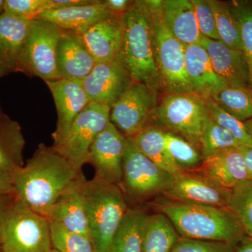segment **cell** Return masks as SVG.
Wrapping results in <instances>:
<instances>
[{"label": "cell", "mask_w": 252, "mask_h": 252, "mask_svg": "<svg viewBox=\"0 0 252 252\" xmlns=\"http://www.w3.org/2000/svg\"><path fill=\"white\" fill-rule=\"evenodd\" d=\"M81 171L53 147L40 144L26 165L15 173V195L47 218L60 194Z\"/></svg>", "instance_id": "6da1fadb"}, {"label": "cell", "mask_w": 252, "mask_h": 252, "mask_svg": "<svg viewBox=\"0 0 252 252\" xmlns=\"http://www.w3.org/2000/svg\"><path fill=\"white\" fill-rule=\"evenodd\" d=\"M170 220L180 237L236 246L245 236L241 223L228 207L175 201L165 198L152 203Z\"/></svg>", "instance_id": "7a4b0ae2"}, {"label": "cell", "mask_w": 252, "mask_h": 252, "mask_svg": "<svg viewBox=\"0 0 252 252\" xmlns=\"http://www.w3.org/2000/svg\"><path fill=\"white\" fill-rule=\"evenodd\" d=\"M124 36L119 59L136 82L160 94L154 56L152 16L146 0H136L123 16Z\"/></svg>", "instance_id": "3957f363"}, {"label": "cell", "mask_w": 252, "mask_h": 252, "mask_svg": "<svg viewBox=\"0 0 252 252\" xmlns=\"http://www.w3.org/2000/svg\"><path fill=\"white\" fill-rule=\"evenodd\" d=\"M86 212L89 236L97 252H109L127 210L119 186L96 179L86 182Z\"/></svg>", "instance_id": "277c9868"}, {"label": "cell", "mask_w": 252, "mask_h": 252, "mask_svg": "<svg viewBox=\"0 0 252 252\" xmlns=\"http://www.w3.org/2000/svg\"><path fill=\"white\" fill-rule=\"evenodd\" d=\"M49 219L33 211L15 195L0 217L2 252H47L52 249Z\"/></svg>", "instance_id": "5b68a950"}, {"label": "cell", "mask_w": 252, "mask_h": 252, "mask_svg": "<svg viewBox=\"0 0 252 252\" xmlns=\"http://www.w3.org/2000/svg\"><path fill=\"white\" fill-rule=\"evenodd\" d=\"M152 16L154 56L160 94L193 93L185 69V46L164 22L162 0H146Z\"/></svg>", "instance_id": "8992f818"}, {"label": "cell", "mask_w": 252, "mask_h": 252, "mask_svg": "<svg viewBox=\"0 0 252 252\" xmlns=\"http://www.w3.org/2000/svg\"><path fill=\"white\" fill-rule=\"evenodd\" d=\"M207 117L206 99L193 93L162 94L153 125L189 141L200 150V138Z\"/></svg>", "instance_id": "52a82bcc"}, {"label": "cell", "mask_w": 252, "mask_h": 252, "mask_svg": "<svg viewBox=\"0 0 252 252\" xmlns=\"http://www.w3.org/2000/svg\"><path fill=\"white\" fill-rule=\"evenodd\" d=\"M120 187L126 201L140 203L165 193L175 177L149 160L126 137Z\"/></svg>", "instance_id": "ba28073f"}, {"label": "cell", "mask_w": 252, "mask_h": 252, "mask_svg": "<svg viewBox=\"0 0 252 252\" xmlns=\"http://www.w3.org/2000/svg\"><path fill=\"white\" fill-rule=\"evenodd\" d=\"M63 32L54 23L32 20L18 61L17 72L41 78L45 82L61 79L56 59L58 44Z\"/></svg>", "instance_id": "9c48e42d"}, {"label": "cell", "mask_w": 252, "mask_h": 252, "mask_svg": "<svg viewBox=\"0 0 252 252\" xmlns=\"http://www.w3.org/2000/svg\"><path fill=\"white\" fill-rule=\"evenodd\" d=\"M110 111L109 106L91 102L74 121L67 137L53 148L82 170L93 142L110 123Z\"/></svg>", "instance_id": "30bf717a"}, {"label": "cell", "mask_w": 252, "mask_h": 252, "mask_svg": "<svg viewBox=\"0 0 252 252\" xmlns=\"http://www.w3.org/2000/svg\"><path fill=\"white\" fill-rule=\"evenodd\" d=\"M159 95L148 86L135 82L111 107L110 122L127 138L153 125Z\"/></svg>", "instance_id": "8fae6325"}, {"label": "cell", "mask_w": 252, "mask_h": 252, "mask_svg": "<svg viewBox=\"0 0 252 252\" xmlns=\"http://www.w3.org/2000/svg\"><path fill=\"white\" fill-rule=\"evenodd\" d=\"M126 140L125 136L111 122L96 137L87 158V163L94 169V178L120 187Z\"/></svg>", "instance_id": "7c38bea8"}, {"label": "cell", "mask_w": 252, "mask_h": 252, "mask_svg": "<svg viewBox=\"0 0 252 252\" xmlns=\"http://www.w3.org/2000/svg\"><path fill=\"white\" fill-rule=\"evenodd\" d=\"M135 81L118 58L109 62L96 63L84 79L83 87L91 102L112 107Z\"/></svg>", "instance_id": "4fadbf2b"}, {"label": "cell", "mask_w": 252, "mask_h": 252, "mask_svg": "<svg viewBox=\"0 0 252 252\" xmlns=\"http://www.w3.org/2000/svg\"><path fill=\"white\" fill-rule=\"evenodd\" d=\"M45 83L52 94L57 110L56 128L52 134L53 146L56 147L67 137L74 121L91 101L81 81L61 79Z\"/></svg>", "instance_id": "5bb4252c"}, {"label": "cell", "mask_w": 252, "mask_h": 252, "mask_svg": "<svg viewBox=\"0 0 252 252\" xmlns=\"http://www.w3.org/2000/svg\"><path fill=\"white\" fill-rule=\"evenodd\" d=\"M230 189L212 182L198 172H185L176 177L163 198L184 203L228 207Z\"/></svg>", "instance_id": "9a60e30c"}, {"label": "cell", "mask_w": 252, "mask_h": 252, "mask_svg": "<svg viewBox=\"0 0 252 252\" xmlns=\"http://www.w3.org/2000/svg\"><path fill=\"white\" fill-rule=\"evenodd\" d=\"M86 182L83 172H79L53 204L47 218L71 231L90 238L86 212Z\"/></svg>", "instance_id": "2e32d148"}, {"label": "cell", "mask_w": 252, "mask_h": 252, "mask_svg": "<svg viewBox=\"0 0 252 252\" xmlns=\"http://www.w3.org/2000/svg\"><path fill=\"white\" fill-rule=\"evenodd\" d=\"M199 44L207 51L215 72L225 86L252 89L250 68L243 51L205 36Z\"/></svg>", "instance_id": "e0dca14e"}, {"label": "cell", "mask_w": 252, "mask_h": 252, "mask_svg": "<svg viewBox=\"0 0 252 252\" xmlns=\"http://www.w3.org/2000/svg\"><path fill=\"white\" fill-rule=\"evenodd\" d=\"M56 62L61 79L78 81L84 80L96 64L82 36L66 31L59 39Z\"/></svg>", "instance_id": "ac0fdd59"}, {"label": "cell", "mask_w": 252, "mask_h": 252, "mask_svg": "<svg viewBox=\"0 0 252 252\" xmlns=\"http://www.w3.org/2000/svg\"><path fill=\"white\" fill-rule=\"evenodd\" d=\"M84 44L96 63L119 58L124 36L123 16H113L94 25L83 34Z\"/></svg>", "instance_id": "d6986e66"}, {"label": "cell", "mask_w": 252, "mask_h": 252, "mask_svg": "<svg viewBox=\"0 0 252 252\" xmlns=\"http://www.w3.org/2000/svg\"><path fill=\"white\" fill-rule=\"evenodd\" d=\"M194 172L227 189L250 179L240 147L224 149L206 158Z\"/></svg>", "instance_id": "ffe728a7"}, {"label": "cell", "mask_w": 252, "mask_h": 252, "mask_svg": "<svg viewBox=\"0 0 252 252\" xmlns=\"http://www.w3.org/2000/svg\"><path fill=\"white\" fill-rule=\"evenodd\" d=\"M185 69L193 94L211 98L225 84L212 66L210 56L200 44L185 46Z\"/></svg>", "instance_id": "44dd1931"}, {"label": "cell", "mask_w": 252, "mask_h": 252, "mask_svg": "<svg viewBox=\"0 0 252 252\" xmlns=\"http://www.w3.org/2000/svg\"><path fill=\"white\" fill-rule=\"evenodd\" d=\"M31 21L4 11L0 15V78L17 72Z\"/></svg>", "instance_id": "7402d4cb"}, {"label": "cell", "mask_w": 252, "mask_h": 252, "mask_svg": "<svg viewBox=\"0 0 252 252\" xmlns=\"http://www.w3.org/2000/svg\"><path fill=\"white\" fill-rule=\"evenodd\" d=\"M113 16L102 0L80 6L50 10L38 14L34 19L54 23L63 31L83 35L94 25Z\"/></svg>", "instance_id": "603a6c76"}, {"label": "cell", "mask_w": 252, "mask_h": 252, "mask_svg": "<svg viewBox=\"0 0 252 252\" xmlns=\"http://www.w3.org/2000/svg\"><path fill=\"white\" fill-rule=\"evenodd\" d=\"M161 12L167 28L184 46L199 44L203 36L191 0H163Z\"/></svg>", "instance_id": "cb8c5ba5"}, {"label": "cell", "mask_w": 252, "mask_h": 252, "mask_svg": "<svg viewBox=\"0 0 252 252\" xmlns=\"http://www.w3.org/2000/svg\"><path fill=\"white\" fill-rule=\"evenodd\" d=\"M180 235L170 220L160 212L144 215L142 228V252H170Z\"/></svg>", "instance_id": "d4e9b609"}, {"label": "cell", "mask_w": 252, "mask_h": 252, "mask_svg": "<svg viewBox=\"0 0 252 252\" xmlns=\"http://www.w3.org/2000/svg\"><path fill=\"white\" fill-rule=\"evenodd\" d=\"M131 139L146 157L175 178L185 173L169 154L164 132L160 127L154 125L149 126Z\"/></svg>", "instance_id": "484cf974"}, {"label": "cell", "mask_w": 252, "mask_h": 252, "mask_svg": "<svg viewBox=\"0 0 252 252\" xmlns=\"http://www.w3.org/2000/svg\"><path fill=\"white\" fill-rule=\"evenodd\" d=\"M21 126L6 114L0 117V170L14 174L24 165Z\"/></svg>", "instance_id": "4316f807"}, {"label": "cell", "mask_w": 252, "mask_h": 252, "mask_svg": "<svg viewBox=\"0 0 252 252\" xmlns=\"http://www.w3.org/2000/svg\"><path fill=\"white\" fill-rule=\"evenodd\" d=\"M145 212L128 208L109 252H142V228Z\"/></svg>", "instance_id": "83f0119b"}, {"label": "cell", "mask_w": 252, "mask_h": 252, "mask_svg": "<svg viewBox=\"0 0 252 252\" xmlns=\"http://www.w3.org/2000/svg\"><path fill=\"white\" fill-rule=\"evenodd\" d=\"M219 106L241 122L252 118V89L225 86L211 97Z\"/></svg>", "instance_id": "f1b7e54d"}, {"label": "cell", "mask_w": 252, "mask_h": 252, "mask_svg": "<svg viewBox=\"0 0 252 252\" xmlns=\"http://www.w3.org/2000/svg\"><path fill=\"white\" fill-rule=\"evenodd\" d=\"M168 153L177 166L185 172L198 170L203 161L200 150L183 137L163 131Z\"/></svg>", "instance_id": "f546056e"}, {"label": "cell", "mask_w": 252, "mask_h": 252, "mask_svg": "<svg viewBox=\"0 0 252 252\" xmlns=\"http://www.w3.org/2000/svg\"><path fill=\"white\" fill-rule=\"evenodd\" d=\"M240 147V144L229 132L207 115L200 138V152L203 160L220 151Z\"/></svg>", "instance_id": "4dcf8cb0"}, {"label": "cell", "mask_w": 252, "mask_h": 252, "mask_svg": "<svg viewBox=\"0 0 252 252\" xmlns=\"http://www.w3.org/2000/svg\"><path fill=\"white\" fill-rule=\"evenodd\" d=\"M210 1L215 13L220 41L231 49L243 51L238 22L232 13L229 3L218 0Z\"/></svg>", "instance_id": "1f68e13d"}, {"label": "cell", "mask_w": 252, "mask_h": 252, "mask_svg": "<svg viewBox=\"0 0 252 252\" xmlns=\"http://www.w3.org/2000/svg\"><path fill=\"white\" fill-rule=\"evenodd\" d=\"M228 207L238 218L247 236L252 238V179L230 189Z\"/></svg>", "instance_id": "d6a6232c"}, {"label": "cell", "mask_w": 252, "mask_h": 252, "mask_svg": "<svg viewBox=\"0 0 252 252\" xmlns=\"http://www.w3.org/2000/svg\"><path fill=\"white\" fill-rule=\"evenodd\" d=\"M50 221L52 248L59 252H97L91 239Z\"/></svg>", "instance_id": "836d02e7"}, {"label": "cell", "mask_w": 252, "mask_h": 252, "mask_svg": "<svg viewBox=\"0 0 252 252\" xmlns=\"http://www.w3.org/2000/svg\"><path fill=\"white\" fill-rule=\"evenodd\" d=\"M229 5L238 22L242 49L250 68L252 84V3L233 1L229 2Z\"/></svg>", "instance_id": "e575fe53"}, {"label": "cell", "mask_w": 252, "mask_h": 252, "mask_svg": "<svg viewBox=\"0 0 252 252\" xmlns=\"http://www.w3.org/2000/svg\"><path fill=\"white\" fill-rule=\"evenodd\" d=\"M207 115L218 125L229 132L240 145L252 146L245 124L220 108L212 98L206 99Z\"/></svg>", "instance_id": "d590c367"}, {"label": "cell", "mask_w": 252, "mask_h": 252, "mask_svg": "<svg viewBox=\"0 0 252 252\" xmlns=\"http://www.w3.org/2000/svg\"><path fill=\"white\" fill-rule=\"evenodd\" d=\"M194 6L199 31L202 36L220 41L216 20L210 0H191Z\"/></svg>", "instance_id": "8d00e7d4"}, {"label": "cell", "mask_w": 252, "mask_h": 252, "mask_svg": "<svg viewBox=\"0 0 252 252\" xmlns=\"http://www.w3.org/2000/svg\"><path fill=\"white\" fill-rule=\"evenodd\" d=\"M45 11L46 0H4V12L25 19L33 20Z\"/></svg>", "instance_id": "74e56055"}, {"label": "cell", "mask_w": 252, "mask_h": 252, "mask_svg": "<svg viewBox=\"0 0 252 252\" xmlns=\"http://www.w3.org/2000/svg\"><path fill=\"white\" fill-rule=\"evenodd\" d=\"M235 247L219 242L202 241L180 237L170 252H235Z\"/></svg>", "instance_id": "f35d334b"}, {"label": "cell", "mask_w": 252, "mask_h": 252, "mask_svg": "<svg viewBox=\"0 0 252 252\" xmlns=\"http://www.w3.org/2000/svg\"><path fill=\"white\" fill-rule=\"evenodd\" d=\"M104 6L109 12L114 16H124L126 14L135 1L131 0H103Z\"/></svg>", "instance_id": "ab89813d"}, {"label": "cell", "mask_w": 252, "mask_h": 252, "mask_svg": "<svg viewBox=\"0 0 252 252\" xmlns=\"http://www.w3.org/2000/svg\"><path fill=\"white\" fill-rule=\"evenodd\" d=\"M96 0H46V11L92 4Z\"/></svg>", "instance_id": "60d3db41"}, {"label": "cell", "mask_w": 252, "mask_h": 252, "mask_svg": "<svg viewBox=\"0 0 252 252\" xmlns=\"http://www.w3.org/2000/svg\"><path fill=\"white\" fill-rule=\"evenodd\" d=\"M14 174L0 170V197L15 195Z\"/></svg>", "instance_id": "b9f144b4"}, {"label": "cell", "mask_w": 252, "mask_h": 252, "mask_svg": "<svg viewBox=\"0 0 252 252\" xmlns=\"http://www.w3.org/2000/svg\"><path fill=\"white\" fill-rule=\"evenodd\" d=\"M240 150L243 152L245 165L250 179H252V146H241Z\"/></svg>", "instance_id": "7bdbcfd3"}, {"label": "cell", "mask_w": 252, "mask_h": 252, "mask_svg": "<svg viewBox=\"0 0 252 252\" xmlns=\"http://www.w3.org/2000/svg\"><path fill=\"white\" fill-rule=\"evenodd\" d=\"M235 252H252V238L246 235L235 247Z\"/></svg>", "instance_id": "ee69618b"}, {"label": "cell", "mask_w": 252, "mask_h": 252, "mask_svg": "<svg viewBox=\"0 0 252 252\" xmlns=\"http://www.w3.org/2000/svg\"><path fill=\"white\" fill-rule=\"evenodd\" d=\"M245 127H246L247 131H248L249 135L252 140V119H248V120L244 122Z\"/></svg>", "instance_id": "f6af8a7d"}, {"label": "cell", "mask_w": 252, "mask_h": 252, "mask_svg": "<svg viewBox=\"0 0 252 252\" xmlns=\"http://www.w3.org/2000/svg\"><path fill=\"white\" fill-rule=\"evenodd\" d=\"M4 0H0V15L4 12Z\"/></svg>", "instance_id": "bcb514c9"}, {"label": "cell", "mask_w": 252, "mask_h": 252, "mask_svg": "<svg viewBox=\"0 0 252 252\" xmlns=\"http://www.w3.org/2000/svg\"><path fill=\"white\" fill-rule=\"evenodd\" d=\"M5 204H3L0 202V217H1V213H2L3 209H4Z\"/></svg>", "instance_id": "7dc6e473"}, {"label": "cell", "mask_w": 252, "mask_h": 252, "mask_svg": "<svg viewBox=\"0 0 252 252\" xmlns=\"http://www.w3.org/2000/svg\"><path fill=\"white\" fill-rule=\"evenodd\" d=\"M47 252H58L57 250H55V249L52 248L51 249V250H49V251H48Z\"/></svg>", "instance_id": "c3c4849f"}, {"label": "cell", "mask_w": 252, "mask_h": 252, "mask_svg": "<svg viewBox=\"0 0 252 252\" xmlns=\"http://www.w3.org/2000/svg\"><path fill=\"white\" fill-rule=\"evenodd\" d=\"M4 114L2 112V109H1V105H0V117Z\"/></svg>", "instance_id": "681fc988"}, {"label": "cell", "mask_w": 252, "mask_h": 252, "mask_svg": "<svg viewBox=\"0 0 252 252\" xmlns=\"http://www.w3.org/2000/svg\"><path fill=\"white\" fill-rule=\"evenodd\" d=\"M0 252H2L1 251V250H0Z\"/></svg>", "instance_id": "f907efd6"}]
</instances>
